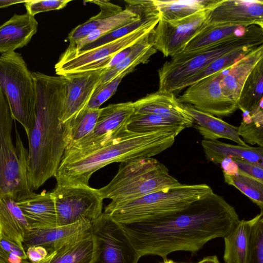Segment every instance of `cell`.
Masks as SVG:
<instances>
[{
	"label": "cell",
	"mask_w": 263,
	"mask_h": 263,
	"mask_svg": "<svg viewBox=\"0 0 263 263\" xmlns=\"http://www.w3.org/2000/svg\"><path fill=\"white\" fill-rule=\"evenodd\" d=\"M160 17L159 13L145 14L138 19L122 26L87 45L81 50L94 48L126 35L146 24Z\"/></svg>",
	"instance_id": "cell-37"
},
{
	"label": "cell",
	"mask_w": 263,
	"mask_h": 263,
	"mask_svg": "<svg viewBox=\"0 0 263 263\" xmlns=\"http://www.w3.org/2000/svg\"><path fill=\"white\" fill-rule=\"evenodd\" d=\"M51 193L58 226L81 221L92 223L102 213L103 199L98 189L89 185H57Z\"/></svg>",
	"instance_id": "cell-9"
},
{
	"label": "cell",
	"mask_w": 263,
	"mask_h": 263,
	"mask_svg": "<svg viewBox=\"0 0 263 263\" xmlns=\"http://www.w3.org/2000/svg\"><path fill=\"white\" fill-rule=\"evenodd\" d=\"M253 219L241 220L223 237L225 263H245Z\"/></svg>",
	"instance_id": "cell-27"
},
{
	"label": "cell",
	"mask_w": 263,
	"mask_h": 263,
	"mask_svg": "<svg viewBox=\"0 0 263 263\" xmlns=\"http://www.w3.org/2000/svg\"><path fill=\"white\" fill-rule=\"evenodd\" d=\"M162 163L152 158H138L121 162L118 173L98 189L103 199L120 203L180 185Z\"/></svg>",
	"instance_id": "cell-5"
},
{
	"label": "cell",
	"mask_w": 263,
	"mask_h": 263,
	"mask_svg": "<svg viewBox=\"0 0 263 263\" xmlns=\"http://www.w3.org/2000/svg\"><path fill=\"white\" fill-rule=\"evenodd\" d=\"M250 26L205 23L178 54L191 53L234 36L243 35Z\"/></svg>",
	"instance_id": "cell-25"
},
{
	"label": "cell",
	"mask_w": 263,
	"mask_h": 263,
	"mask_svg": "<svg viewBox=\"0 0 263 263\" xmlns=\"http://www.w3.org/2000/svg\"><path fill=\"white\" fill-rule=\"evenodd\" d=\"M93 253L91 233L56 251L49 263H90Z\"/></svg>",
	"instance_id": "cell-31"
},
{
	"label": "cell",
	"mask_w": 263,
	"mask_h": 263,
	"mask_svg": "<svg viewBox=\"0 0 263 263\" xmlns=\"http://www.w3.org/2000/svg\"><path fill=\"white\" fill-rule=\"evenodd\" d=\"M133 45L128 47L114 55L109 63L106 66L105 69L111 68L121 63L130 53L132 50Z\"/></svg>",
	"instance_id": "cell-44"
},
{
	"label": "cell",
	"mask_w": 263,
	"mask_h": 263,
	"mask_svg": "<svg viewBox=\"0 0 263 263\" xmlns=\"http://www.w3.org/2000/svg\"><path fill=\"white\" fill-rule=\"evenodd\" d=\"M93 253L90 263H138L141 256L121 224L103 212L92 224Z\"/></svg>",
	"instance_id": "cell-10"
},
{
	"label": "cell",
	"mask_w": 263,
	"mask_h": 263,
	"mask_svg": "<svg viewBox=\"0 0 263 263\" xmlns=\"http://www.w3.org/2000/svg\"><path fill=\"white\" fill-rule=\"evenodd\" d=\"M225 182L234 186L263 210V182L239 169L236 173L223 174Z\"/></svg>",
	"instance_id": "cell-34"
},
{
	"label": "cell",
	"mask_w": 263,
	"mask_h": 263,
	"mask_svg": "<svg viewBox=\"0 0 263 263\" xmlns=\"http://www.w3.org/2000/svg\"><path fill=\"white\" fill-rule=\"evenodd\" d=\"M162 263H184V262H176L171 259H164Z\"/></svg>",
	"instance_id": "cell-49"
},
{
	"label": "cell",
	"mask_w": 263,
	"mask_h": 263,
	"mask_svg": "<svg viewBox=\"0 0 263 263\" xmlns=\"http://www.w3.org/2000/svg\"><path fill=\"white\" fill-rule=\"evenodd\" d=\"M55 252H56V251H55L51 254H49L46 258H45L44 259H43L40 261H36V262L28 261L27 263H49L50 261H51L52 258L54 255Z\"/></svg>",
	"instance_id": "cell-48"
},
{
	"label": "cell",
	"mask_w": 263,
	"mask_h": 263,
	"mask_svg": "<svg viewBox=\"0 0 263 263\" xmlns=\"http://www.w3.org/2000/svg\"><path fill=\"white\" fill-rule=\"evenodd\" d=\"M255 48L256 47H246L233 50L220 57L206 68L186 81L182 85L181 90L207 77L231 66Z\"/></svg>",
	"instance_id": "cell-35"
},
{
	"label": "cell",
	"mask_w": 263,
	"mask_h": 263,
	"mask_svg": "<svg viewBox=\"0 0 263 263\" xmlns=\"http://www.w3.org/2000/svg\"><path fill=\"white\" fill-rule=\"evenodd\" d=\"M0 260L6 263H27L23 246L0 236Z\"/></svg>",
	"instance_id": "cell-39"
},
{
	"label": "cell",
	"mask_w": 263,
	"mask_h": 263,
	"mask_svg": "<svg viewBox=\"0 0 263 263\" xmlns=\"http://www.w3.org/2000/svg\"><path fill=\"white\" fill-rule=\"evenodd\" d=\"M206 24L263 27V1L218 0L211 8Z\"/></svg>",
	"instance_id": "cell-15"
},
{
	"label": "cell",
	"mask_w": 263,
	"mask_h": 263,
	"mask_svg": "<svg viewBox=\"0 0 263 263\" xmlns=\"http://www.w3.org/2000/svg\"><path fill=\"white\" fill-rule=\"evenodd\" d=\"M223 174L233 175L239 171L237 164L232 158H227L223 159L220 163Z\"/></svg>",
	"instance_id": "cell-45"
},
{
	"label": "cell",
	"mask_w": 263,
	"mask_h": 263,
	"mask_svg": "<svg viewBox=\"0 0 263 263\" xmlns=\"http://www.w3.org/2000/svg\"><path fill=\"white\" fill-rule=\"evenodd\" d=\"M153 31L154 30L134 44L130 53L121 63L111 68L105 69L95 89L111 81L127 69L135 68L140 64L148 62L151 57L157 51L154 47Z\"/></svg>",
	"instance_id": "cell-26"
},
{
	"label": "cell",
	"mask_w": 263,
	"mask_h": 263,
	"mask_svg": "<svg viewBox=\"0 0 263 263\" xmlns=\"http://www.w3.org/2000/svg\"><path fill=\"white\" fill-rule=\"evenodd\" d=\"M32 73L36 90L34 117L26 135L29 144L27 178L32 192L54 176L66 143V124L61 119L66 95L65 80L62 76Z\"/></svg>",
	"instance_id": "cell-2"
},
{
	"label": "cell",
	"mask_w": 263,
	"mask_h": 263,
	"mask_svg": "<svg viewBox=\"0 0 263 263\" xmlns=\"http://www.w3.org/2000/svg\"><path fill=\"white\" fill-rule=\"evenodd\" d=\"M201 145L206 159L215 164H220L227 158H236L263 167L262 147L235 145L217 140H203Z\"/></svg>",
	"instance_id": "cell-23"
},
{
	"label": "cell",
	"mask_w": 263,
	"mask_h": 263,
	"mask_svg": "<svg viewBox=\"0 0 263 263\" xmlns=\"http://www.w3.org/2000/svg\"><path fill=\"white\" fill-rule=\"evenodd\" d=\"M239 220L235 208L213 192L175 213L120 224L141 257L164 259L175 251L198 252L209 241L225 237Z\"/></svg>",
	"instance_id": "cell-1"
},
{
	"label": "cell",
	"mask_w": 263,
	"mask_h": 263,
	"mask_svg": "<svg viewBox=\"0 0 263 263\" xmlns=\"http://www.w3.org/2000/svg\"><path fill=\"white\" fill-rule=\"evenodd\" d=\"M252 219L245 263H263V211Z\"/></svg>",
	"instance_id": "cell-36"
},
{
	"label": "cell",
	"mask_w": 263,
	"mask_h": 263,
	"mask_svg": "<svg viewBox=\"0 0 263 263\" xmlns=\"http://www.w3.org/2000/svg\"><path fill=\"white\" fill-rule=\"evenodd\" d=\"M160 20L156 18L119 39L86 50L61 57L55 65L56 73L59 76L78 72L82 68L96 62L112 56L130 47L151 32Z\"/></svg>",
	"instance_id": "cell-12"
},
{
	"label": "cell",
	"mask_w": 263,
	"mask_h": 263,
	"mask_svg": "<svg viewBox=\"0 0 263 263\" xmlns=\"http://www.w3.org/2000/svg\"><path fill=\"white\" fill-rule=\"evenodd\" d=\"M232 159L239 170L263 182V167L238 159Z\"/></svg>",
	"instance_id": "cell-42"
},
{
	"label": "cell",
	"mask_w": 263,
	"mask_h": 263,
	"mask_svg": "<svg viewBox=\"0 0 263 263\" xmlns=\"http://www.w3.org/2000/svg\"><path fill=\"white\" fill-rule=\"evenodd\" d=\"M17 203L30 229L58 226L55 207L51 192L33 193Z\"/></svg>",
	"instance_id": "cell-20"
},
{
	"label": "cell",
	"mask_w": 263,
	"mask_h": 263,
	"mask_svg": "<svg viewBox=\"0 0 263 263\" xmlns=\"http://www.w3.org/2000/svg\"><path fill=\"white\" fill-rule=\"evenodd\" d=\"M177 135L168 130L138 133L126 129L106 142L78 153L63 155L54 177L57 185H89L91 175L114 162L152 158L170 147Z\"/></svg>",
	"instance_id": "cell-3"
},
{
	"label": "cell",
	"mask_w": 263,
	"mask_h": 263,
	"mask_svg": "<svg viewBox=\"0 0 263 263\" xmlns=\"http://www.w3.org/2000/svg\"><path fill=\"white\" fill-rule=\"evenodd\" d=\"M13 118L0 90V197L11 196L17 202L31 195L27 178L28 150L15 126V145L12 138Z\"/></svg>",
	"instance_id": "cell-7"
},
{
	"label": "cell",
	"mask_w": 263,
	"mask_h": 263,
	"mask_svg": "<svg viewBox=\"0 0 263 263\" xmlns=\"http://www.w3.org/2000/svg\"><path fill=\"white\" fill-rule=\"evenodd\" d=\"M196 263H220L217 256L212 255L204 257Z\"/></svg>",
	"instance_id": "cell-47"
},
{
	"label": "cell",
	"mask_w": 263,
	"mask_h": 263,
	"mask_svg": "<svg viewBox=\"0 0 263 263\" xmlns=\"http://www.w3.org/2000/svg\"><path fill=\"white\" fill-rule=\"evenodd\" d=\"M213 192L205 184L181 183L134 200L110 202L104 212L119 223L162 217L181 210Z\"/></svg>",
	"instance_id": "cell-6"
},
{
	"label": "cell",
	"mask_w": 263,
	"mask_h": 263,
	"mask_svg": "<svg viewBox=\"0 0 263 263\" xmlns=\"http://www.w3.org/2000/svg\"><path fill=\"white\" fill-rule=\"evenodd\" d=\"M238 132L240 137L246 143L252 145L257 144L263 146V123L253 121L249 122L241 121L238 127Z\"/></svg>",
	"instance_id": "cell-40"
},
{
	"label": "cell",
	"mask_w": 263,
	"mask_h": 263,
	"mask_svg": "<svg viewBox=\"0 0 263 263\" xmlns=\"http://www.w3.org/2000/svg\"><path fill=\"white\" fill-rule=\"evenodd\" d=\"M218 0H153L160 18L172 21L183 18L205 10Z\"/></svg>",
	"instance_id": "cell-28"
},
{
	"label": "cell",
	"mask_w": 263,
	"mask_h": 263,
	"mask_svg": "<svg viewBox=\"0 0 263 263\" xmlns=\"http://www.w3.org/2000/svg\"><path fill=\"white\" fill-rule=\"evenodd\" d=\"M89 2L93 3L98 5L100 11L86 22L77 26L69 33L67 36V39L69 41V45H72L85 37L102 25L108 17L122 10L121 7L111 3L108 1H91Z\"/></svg>",
	"instance_id": "cell-33"
},
{
	"label": "cell",
	"mask_w": 263,
	"mask_h": 263,
	"mask_svg": "<svg viewBox=\"0 0 263 263\" xmlns=\"http://www.w3.org/2000/svg\"><path fill=\"white\" fill-rule=\"evenodd\" d=\"M105 69L65 74L66 95L61 121L66 123L85 109Z\"/></svg>",
	"instance_id": "cell-16"
},
{
	"label": "cell",
	"mask_w": 263,
	"mask_h": 263,
	"mask_svg": "<svg viewBox=\"0 0 263 263\" xmlns=\"http://www.w3.org/2000/svg\"><path fill=\"white\" fill-rule=\"evenodd\" d=\"M130 132L143 133L158 130H168L178 135L187 126L181 121L154 114H135L127 125Z\"/></svg>",
	"instance_id": "cell-29"
},
{
	"label": "cell",
	"mask_w": 263,
	"mask_h": 263,
	"mask_svg": "<svg viewBox=\"0 0 263 263\" xmlns=\"http://www.w3.org/2000/svg\"><path fill=\"white\" fill-rule=\"evenodd\" d=\"M134 114H154L182 122L187 127L193 125L192 118L173 92H157L133 102Z\"/></svg>",
	"instance_id": "cell-18"
},
{
	"label": "cell",
	"mask_w": 263,
	"mask_h": 263,
	"mask_svg": "<svg viewBox=\"0 0 263 263\" xmlns=\"http://www.w3.org/2000/svg\"><path fill=\"white\" fill-rule=\"evenodd\" d=\"M134 69L133 68L127 69L111 81L95 89L85 108L99 109L103 103L116 93L122 79L127 74L133 71Z\"/></svg>",
	"instance_id": "cell-38"
},
{
	"label": "cell",
	"mask_w": 263,
	"mask_h": 263,
	"mask_svg": "<svg viewBox=\"0 0 263 263\" xmlns=\"http://www.w3.org/2000/svg\"><path fill=\"white\" fill-rule=\"evenodd\" d=\"M183 106L192 118L194 122L193 126L204 140L213 141L223 138L234 141L240 145H247L239 136L238 127L213 115L199 111L190 104H183Z\"/></svg>",
	"instance_id": "cell-22"
},
{
	"label": "cell",
	"mask_w": 263,
	"mask_h": 263,
	"mask_svg": "<svg viewBox=\"0 0 263 263\" xmlns=\"http://www.w3.org/2000/svg\"><path fill=\"white\" fill-rule=\"evenodd\" d=\"M0 90L14 120L28 133L34 117L36 90L32 73L20 53L0 55Z\"/></svg>",
	"instance_id": "cell-8"
},
{
	"label": "cell",
	"mask_w": 263,
	"mask_h": 263,
	"mask_svg": "<svg viewBox=\"0 0 263 263\" xmlns=\"http://www.w3.org/2000/svg\"><path fill=\"white\" fill-rule=\"evenodd\" d=\"M25 1V0H0V8H6L20 3H24Z\"/></svg>",
	"instance_id": "cell-46"
},
{
	"label": "cell",
	"mask_w": 263,
	"mask_h": 263,
	"mask_svg": "<svg viewBox=\"0 0 263 263\" xmlns=\"http://www.w3.org/2000/svg\"><path fill=\"white\" fill-rule=\"evenodd\" d=\"M263 27L250 26L242 36L221 41L189 53L178 54L165 62L158 70L159 91H179L183 84L220 57L233 50L262 45Z\"/></svg>",
	"instance_id": "cell-4"
},
{
	"label": "cell",
	"mask_w": 263,
	"mask_h": 263,
	"mask_svg": "<svg viewBox=\"0 0 263 263\" xmlns=\"http://www.w3.org/2000/svg\"><path fill=\"white\" fill-rule=\"evenodd\" d=\"M213 6L178 20L164 21L160 18L153 31L154 47L165 57L179 53L204 26Z\"/></svg>",
	"instance_id": "cell-13"
},
{
	"label": "cell",
	"mask_w": 263,
	"mask_h": 263,
	"mask_svg": "<svg viewBox=\"0 0 263 263\" xmlns=\"http://www.w3.org/2000/svg\"><path fill=\"white\" fill-rule=\"evenodd\" d=\"M263 59V45L224 69L220 86L222 93L237 102L242 86L256 64Z\"/></svg>",
	"instance_id": "cell-21"
},
{
	"label": "cell",
	"mask_w": 263,
	"mask_h": 263,
	"mask_svg": "<svg viewBox=\"0 0 263 263\" xmlns=\"http://www.w3.org/2000/svg\"><path fill=\"white\" fill-rule=\"evenodd\" d=\"M223 70L188 86L177 98L178 101L213 116L223 117L234 113L238 109L237 102L224 96L221 90Z\"/></svg>",
	"instance_id": "cell-14"
},
{
	"label": "cell",
	"mask_w": 263,
	"mask_h": 263,
	"mask_svg": "<svg viewBox=\"0 0 263 263\" xmlns=\"http://www.w3.org/2000/svg\"><path fill=\"white\" fill-rule=\"evenodd\" d=\"M92 224L81 221L65 226L31 229L22 244L25 250L30 246H41L50 254L90 234Z\"/></svg>",
	"instance_id": "cell-17"
},
{
	"label": "cell",
	"mask_w": 263,
	"mask_h": 263,
	"mask_svg": "<svg viewBox=\"0 0 263 263\" xmlns=\"http://www.w3.org/2000/svg\"><path fill=\"white\" fill-rule=\"evenodd\" d=\"M100 111V108H85L65 123L66 147L81 140L92 131Z\"/></svg>",
	"instance_id": "cell-32"
},
{
	"label": "cell",
	"mask_w": 263,
	"mask_h": 263,
	"mask_svg": "<svg viewBox=\"0 0 263 263\" xmlns=\"http://www.w3.org/2000/svg\"><path fill=\"white\" fill-rule=\"evenodd\" d=\"M38 22L27 12L14 14L0 25V53L15 51L27 45L37 30Z\"/></svg>",
	"instance_id": "cell-19"
},
{
	"label": "cell",
	"mask_w": 263,
	"mask_h": 263,
	"mask_svg": "<svg viewBox=\"0 0 263 263\" xmlns=\"http://www.w3.org/2000/svg\"><path fill=\"white\" fill-rule=\"evenodd\" d=\"M70 2L68 0H33L26 1L24 5L27 12L34 16L39 13L62 9Z\"/></svg>",
	"instance_id": "cell-41"
},
{
	"label": "cell",
	"mask_w": 263,
	"mask_h": 263,
	"mask_svg": "<svg viewBox=\"0 0 263 263\" xmlns=\"http://www.w3.org/2000/svg\"><path fill=\"white\" fill-rule=\"evenodd\" d=\"M29 230L17 201L11 196L0 197V236L23 246Z\"/></svg>",
	"instance_id": "cell-24"
},
{
	"label": "cell",
	"mask_w": 263,
	"mask_h": 263,
	"mask_svg": "<svg viewBox=\"0 0 263 263\" xmlns=\"http://www.w3.org/2000/svg\"><path fill=\"white\" fill-rule=\"evenodd\" d=\"M263 59L255 66L246 80L237 101L238 109L250 111L263 102Z\"/></svg>",
	"instance_id": "cell-30"
},
{
	"label": "cell",
	"mask_w": 263,
	"mask_h": 263,
	"mask_svg": "<svg viewBox=\"0 0 263 263\" xmlns=\"http://www.w3.org/2000/svg\"><path fill=\"white\" fill-rule=\"evenodd\" d=\"M25 251L27 258L30 262L40 261L49 254L48 251L41 246H30L26 248Z\"/></svg>",
	"instance_id": "cell-43"
},
{
	"label": "cell",
	"mask_w": 263,
	"mask_h": 263,
	"mask_svg": "<svg viewBox=\"0 0 263 263\" xmlns=\"http://www.w3.org/2000/svg\"><path fill=\"white\" fill-rule=\"evenodd\" d=\"M134 112L132 102L110 104L100 108L92 131L67 147L64 155L81 153L106 142L127 128V125Z\"/></svg>",
	"instance_id": "cell-11"
}]
</instances>
